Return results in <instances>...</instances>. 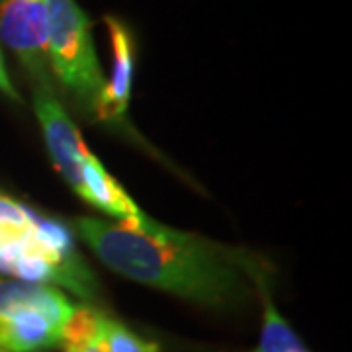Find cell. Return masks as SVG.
<instances>
[{
  "mask_svg": "<svg viewBox=\"0 0 352 352\" xmlns=\"http://www.w3.org/2000/svg\"><path fill=\"white\" fill-rule=\"evenodd\" d=\"M71 227L120 276L164 289L206 307H235L251 296L266 266L251 252L217 245L147 215L139 229L96 217H73Z\"/></svg>",
  "mask_w": 352,
  "mask_h": 352,
  "instance_id": "6da1fadb",
  "label": "cell"
},
{
  "mask_svg": "<svg viewBox=\"0 0 352 352\" xmlns=\"http://www.w3.org/2000/svg\"><path fill=\"white\" fill-rule=\"evenodd\" d=\"M0 272L30 284H57L82 300L96 298V280L63 226L41 217L30 233L0 239Z\"/></svg>",
  "mask_w": 352,
  "mask_h": 352,
  "instance_id": "7a4b0ae2",
  "label": "cell"
},
{
  "mask_svg": "<svg viewBox=\"0 0 352 352\" xmlns=\"http://www.w3.org/2000/svg\"><path fill=\"white\" fill-rule=\"evenodd\" d=\"M47 63L71 98L94 116L106 76L92 43L90 20L75 0H47Z\"/></svg>",
  "mask_w": 352,
  "mask_h": 352,
  "instance_id": "3957f363",
  "label": "cell"
},
{
  "mask_svg": "<svg viewBox=\"0 0 352 352\" xmlns=\"http://www.w3.org/2000/svg\"><path fill=\"white\" fill-rule=\"evenodd\" d=\"M0 39L36 80V87H50L47 0H0Z\"/></svg>",
  "mask_w": 352,
  "mask_h": 352,
  "instance_id": "277c9868",
  "label": "cell"
},
{
  "mask_svg": "<svg viewBox=\"0 0 352 352\" xmlns=\"http://www.w3.org/2000/svg\"><path fill=\"white\" fill-rule=\"evenodd\" d=\"M34 110L39 120V126L50 149L51 161L57 166L67 184L75 190L80 198H85V182L80 161L88 153L87 143L82 141L75 122L65 112L61 102L57 100L53 87H36L34 92Z\"/></svg>",
  "mask_w": 352,
  "mask_h": 352,
  "instance_id": "5b68a950",
  "label": "cell"
},
{
  "mask_svg": "<svg viewBox=\"0 0 352 352\" xmlns=\"http://www.w3.org/2000/svg\"><path fill=\"white\" fill-rule=\"evenodd\" d=\"M73 309L18 307L0 314V352H45L59 346Z\"/></svg>",
  "mask_w": 352,
  "mask_h": 352,
  "instance_id": "8992f818",
  "label": "cell"
},
{
  "mask_svg": "<svg viewBox=\"0 0 352 352\" xmlns=\"http://www.w3.org/2000/svg\"><path fill=\"white\" fill-rule=\"evenodd\" d=\"M104 24L108 28V36L112 41L113 67L110 80H106V88L96 106L94 118L102 122H122L131 98V85L135 73V39L129 28L113 16H104Z\"/></svg>",
  "mask_w": 352,
  "mask_h": 352,
  "instance_id": "52a82bcc",
  "label": "cell"
},
{
  "mask_svg": "<svg viewBox=\"0 0 352 352\" xmlns=\"http://www.w3.org/2000/svg\"><path fill=\"white\" fill-rule=\"evenodd\" d=\"M82 182H85V198L90 206H96L104 214L112 215L113 219L129 229H139L145 223L147 215L138 208V204L126 194L120 182L108 175L102 163L88 151L80 161Z\"/></svg>",
  "mask_w": 352,
  "mask_h": 352,
  "instance_id": "ba28073f",
  "label": "cell"
},
{
  "mask_svg": "<svg viewBox=\"0 0 352 352\" xmlns=\"http://www.w3.org/2000/svg\"><path fill=\"white\" fill-rule=\"evenodd\" d=\"M254 288L258 289L264 311L261 340H258V346L252 352H307L300 337L288 325V321L278 314L276 305H274L272 296H270L266 276L256 278Z\"/></svg>",
  "mask_w": 352,
  "mask_h": 352,
  "instance_id": "9c48e42d",
  "label": "cell"
},
{
  "mask_svg": "<svg viewBox=\"0 0 352 352\" xmlns=\"http://www.w3.org/2000/svg\"><path fill=\"white\" fill-rule=\"evenodd\" d=\"M18 307H45L69 311L75 305L57 288L30 284L22 280H0V314Z\"/></svg>",
  "mask_w": 352,
  "mask_h": 352,
  "instance_id": "30bf717a",
  "label": "cell"
},
{
  "mask_svg": "<svg viewBox=\"0 0 352 352\" xmlns=\"http://www.w3.org/2000/svg\"><path fill=\"white\" fill-rule=\"evenodd\" d=\"M98 344L102 352H159V344L143 340L120 321L102 314L98 329Z\"/></svg>",
  "mask_w": 352,
  "mask_h": 352,
  "instance_id": "8fae6325",
  "label": "cell"
},
{
  "mask_svg": "<svg viewBox=\"0 0 352 352\" xmlns=\"http://www.w3.org/2000/svg\"><path fill=\"white\" fill-rule=\"evenodd\" d=\"M36 215L24 204L0 194V239H12L30 233L39 223Z\"/></svg>",
  "mask_w": 352,
  "mask_h": 352,
  "instance_id": "7c38bea8",
  "label": "cell"
},
{
  "mask_svg": "<svg viewBox=\"0 0 352 352\" xmlns=\"http://www.w3.org/2000/svg\"><path fill=\"white\" fill-rule=\"evenodd\" d=\"M65 352H102L98 339H82V340H63L61 342Z\"/></svg>",
  "mask_w": 352,
  "mask_h": 352,
  "instance_id": "4fadbf2b",
  "label": "cell"
},
{
  "mask_svg": "<svg viewBox=\"0 0 352 352\" xmlns=\"http://www.w3.org/2000/svg\"><path fill=\"white\" fill-rule=\"evenodd\" d=\"M0 92H2V94H6V96H8V98H12V100L20 102V94L16 92L12 80H10V75H8V69H6V65H4L2 51H0Z\"/></svg>",
  "mask_w": 352,
  "mask_h": 352,
  "instance_id": "5bb4252c",
  "label": "cell"
}]
</instances>
